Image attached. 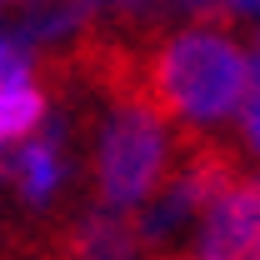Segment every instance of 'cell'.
Returning <instances> with one entry per match:
<instances>
[{
    "instance_id": "obj_1",
    "label": "cell",
    "mask_w": 260,
    "mask_h": 260,
    "mask_svg": "<svg viewBox=\"0 0 260 260\" xmlns=\"http://www.w3.org/2000/svg\"><path fill=\"white\" fill-rule=\"evenodd\" d=\"M255 90V60L220 25H180L145 45L140 95L180 135H205L245 110Z\"/></svg>"
},
{
    "instance_id": "obj_7",
    "label": "cell",
    "mask_w": 260,
    "mask_h": 260,
    "mask_svg": "<svg viewBox=\"0 0 260 260\" xmlns=\"http://www.w3.org/2000/svg\"><path fill=\"white\" fill-rule=\"evenodd\" d=\"M50 120V95L35 80V70L0 80V150H15L35 140V130Z\"/></svg>"
},
{
    "instance_id": "obj_12",
    "label": "cell",
    "mask_w": 260,
    "mask_h": 260,
    "mask_svg": "<svg viewBox=\"0 0 260 260\" xmlns=\"http://www.w3.org/2000/svg\"><path fill=\"white\" fill-rule=\"evenodd\" d=\"M255 80H260V35H255Z\"/></svg>"
},
{
    "instance_id": "obj_3",
    "label": "cell",
    "mask_w": 260,
    "mask_h": 260,
    "mask_svg": "<svg viewBox=\"0 0 260 260\" xmlns=\"http://www.w3.org/2000/svg\"><path fill=\"white\" fill-rule=\"evenodd\" d=\"M100 25V0H0V40L75 55Z\"/></svg>"
},
{
    "instance_id": "obj_4",
    "label": "cell",
    "mask_w": 260,
    "mask_h": 260,
    "mask_svg": "<svg viewBox=\"0 0 260 260\" xmlns=\"http://www.w3.org/2000/svg\"><path fill=\"white\" fill-rule=\"evenodd\" d=\"M195 255L260 260V175H240L195 225Z\"/></svg>"
},
{
    "instance_id": "obj_11",
    "label": "cell",
    "mask_w": 260,
    "mask_h": 260,
    "mask_svg": "<svg viewBox=\"0 0 260 260\" xmlns=\"http://www.w3.org/2000/svg\"><path fill=\"white\" fill-rule=\"evenodd\" d=\"M225 5H230V20H240V15L260 20V0H225Z\"/></svg>"
},
{
    "instance_id": "obj_9",
    "label": "cell",
    "mask_w": 260,
    "mask_h": 260,
    "mask_svg": "<svg viewBox=\"0 0 260 260\" xmlns=\"http://www.w3.org/2000/svg\"><path fill=\"white\" fill-rule=\"evenodd\" d=\"M170 5H175L190 25H220V30L230 25V5L225 0H170Z\"/></svg>"
},
{
    "instance_id": "obj_10",
    "label": "cell",
    "mask_w": 260,
    "mask_h": 260,
    "mask_svg": "<svg viewBox=\"0 0 260 260\" xmlns=\"http://www.w3.org/2000/svg\"><path fill=\"white\" fill-rule=\"evenodd\" d=\"M240 135H245V145L260 155V80H255V90H250V100H245V110H240Z\"/></svg>"
},
{
    "instance_id": "obj_2",
    "label": "cell",
    "mask_w": 260,
    "mask_h": 260,
    "mask_svg": "<svg viewBox=\"0 0 260 260\" xmlns=\"http://www.w3.org/2000/svg\"><path fill=\"white\" fill-rule=\"evenodd\" d=\"M180 155V130L140 90L110 95V115L95 140V195L110 210H140L170 180Z\"/></svg>"
},
{
    "instance_id": "obj_8",
    "label": "cell",
    "mask_w": 260,
    "mask_h": 260,
    "mask_svg": "<svg viewBox=\"0 0 260 260\" xmlns=\"http://www.w3.org/2000/svg\"><path fill=\"white\" fill-rule=\"evenodd\" d=\"M165 5L170 0H100V20H110L115 30H150Z\"/></svg>"
},
{
    "instance_id": "obj_13",
    "label": "cell",
    "mask_w": 260,
    "mask_h": 260,
    "mask_svg": "<svg viewBox=\"0 0 260 260\" xmlns=\"http://www.w3.org/2000/svg\"><path fill=\"white\" fill-rule=\"evenodd\" d=\"M165 260H205V255H165Z\"/></svg>"
},
{
    "instance_id": "obj_6",
    "label": "cell",
    "mask_w": 260,
    "mask_h": 260,
    "mask_svg": "<svg viewBox=\"0 0 260 260\" xmlns=\"http://www.w3.org/2000/svg\"><path fill=\"white\" fill-rule=\"evenodd\" d=\"M0 175L25 195L30 205H45L65 180V155H60V125H50L45 135H35L15 150H0Z\"/></svg>"
},
{
    "instance_id": "obj_5",
    "label": "cell",
    "mask_w": 260,
    "mask_h": 260,
    "mask_svg": "<svg viewBox=\"0 0 260 260\" xmlns=\"http://www.w3.org/2000/svg\"><path fill=\"white\" fill-rule=\"evenodd\" d=\"M145 255H150V245H145L140 215L110 210V205H95L90 215H80L50 250V260H145Z\"/></svg>"
}]
</instances>
